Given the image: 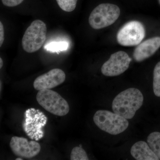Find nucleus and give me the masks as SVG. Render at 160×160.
<instances>
[{"label":"nucleus","instance_id":"12","mask_svg":"<svg viewBox=\"0 0 160 160\" xmlns=\"http://www.w3.org/2000/svg\"><path fill=\"white\" fill-rule=\"evenodd\" d=\"M147 143L152 151L160 160V132H152L147 138Z\"/></svg>","mask_w":160,"mask_h":160},{"label":"nucleus","instance_id":"8","mask_svg":"<svg viewBox=\"0 0 160 160\" xmlns=\"http://www.w3.org/2000/svg\"><path fill=\"white\" fill-rule=\"evenodd\" d=\"M9 145L16 156L25 158L34 157L39 153L41 149V146L38 142L29 141L26 138L17 136L11 138Z\"/></svg>","mask_w":160,"mask_h":160},{"label":"nucleus","instance_id":"2","mask_svg":"<svg viewBox=\"0 0 160 160\" xmlns=\"http://www.w3.org/2000/svg\"><path fill=\"white\" fill-rule=\"evenodd\" d=\"M93 119L100 129L112 135L120 134L129 126L127 119L108 110H98L95 113Z\"/></svg>","mask_w":160,"mask_h":160},{"label":"nucleus","instance_id":"13","mask_svg":"<svg viewBox=\"0 0 160 160\" xmlns=\"http://www.w3.org/2000/svg\"><path fill=\"white\" fill-rule=\"evenodd\" d=\"M153 89L154 94L160 97V62L155 66L153 71Z\"/></svg>","mask_w":160,"mask_h":160},{"label":"nucleus","instance_id":"18","mask_svg":"<svg viewBox=\"0 0 160 160\" xmlns=\"http://www.w3.org/2000/svg\"><path fill=\"white\" fill-rule=\"evenodd\" d=\"M5 39V31L4 26L2 22H0V47L2 45Z\"/></svg>","mask_w":160,"mask_h":160},{"label":"nucleus","instance_id":"19","mask_svg":"<svg viewBox=\"0 0 160 160\" xmlns=\"http://www.w3.org/2000/svg\"><path fill=\"white\" fill-rule=\"evenodd\" d=\"M0 69H2V67L3 65V60L2 59V58H0Z\"/></svg>","mask_w":160,"mask_h":160},{"label":"nucleus","instance_id":"3","mask_svg":"<svg viewBox=\"0 0 160 160\" xmlns=\"http://www.w3.org/2000/svg\"><path fill=\"white\" fill-rule=\"evenodd\" d=\"M36 99L43 108L54 115L64 116L69 113V104L56 92L51 89L39 90Z\"/></svg>","mask_w":160,"mask_h":160},{"label":"nucleus","instance_id":"4","mask_svg":"<svg viewBox=\"0 0 160 160\" xmlns=\"http://www.w3.org/2000/svg\"><path fill=\"white\" fill-rule=\"evenodd\" d=\"M120 15V9L117 5L110 3L100 4L90 13L89 25L93 29H103L113 24Z\"/></svg>","mask_w":160,"mask_h":160},{"label":"nucleus","instance_id":"9","mask_svg":"<svg viewBox=\"0 0 160 160\" xmlns=\"http://www.w3.org/2000/svg\"><path fill=\"white\" fill-rule=\"evenodd\" d=\"M65 72L60 69H53L38 77L33 82V87L39 91L51 89L62 84L66 80Z\"/></svg>","mask_w":160,"mask_h":160},{"label":"nucleus","instance_id":"7","mask_svg":"<svg viewBox=\"0 0 160 160\" xmlns=\"http://www.w3.org/2000/svg\"><path fill=\"white\" fill-rule=\"evenodd\" d=\"M131 61L125 52L118 51L112 54L109 59L103 64L101 71L106 76H117L129 68Z\"/></svg>","mask_w":160,"mask_h":160},{"label":"nucleus","instance_id":"15","mask_svg":"<svg viewBox=\"0 0 160 160\" xmlns=\"http://www.w3.org/2000/svg\"><path fill=\"white\" fill-rule=\"evenodd\" d=\"M71 160H88L89 158L86 152L80 146L75 147L72 150L70 153Z\"/></svg>","mask_w":160,"mask_h":160},{"label":"nucleus","instance_id":"16","mask_svg":"<svg viewBox=\"0 0 160 160\" xmlns=\"http://www.w3.org/2000/svg\"><path fill=\"white\" fill-rule=\"evenodd\" d=\"M78 0H56L58 5L63 11H73L76 7Z\"/></svg>","mask_w":160,"mask_h":160},{"label":"nucleus","instance_id":"20","mask_svg":"<svg viewBox=\"0 0 160 160\" xmlns=\"http://www.w3.org/2000/svg\"><path fill=\"white\" fill-rule=\"evenodd\" d=\"M23 159L21 158H17L16 159V160H22Z\"/></svg>","mask_w":160,"mask_h":160},{"label":"nucleus","instance_id":"6","mask_svg":"<svg viewBox=\"0 0 160 160\" xmlns=\"http://www.w3.org/2000/svg\"><path fill=\"white\" fill-rule=\"evenodd\" d=\"M145 27L142 23L137 21H130L118 32L117 39L122 46H137L145 38Z\"/></svg>","mask_w":160,"mask_h":160},{"label":"nucleus","instance_id":"11","mask_svg":"<svg viewBox=\"0 0 160 160\" xmlns=\"http://www.w3.org/2000/svg\"><path fill=\"white\" fill-rule=\"evenodd\" d=\"M132 156L137 160H158L159 158L148 143L139 141L133 144L130 149Z\"/></svg>","mask_w":160,"mask_h":160},{"label":"nucleus","instance_id":"14","mask_svg":"<svg viewBox=\"0 0 160 160\" xmlns=\"http://www.w3.org/2000/svg\"><path fill=\"white\" fill-rule=\"evenodd\" d=\"M68 46V43L66 42H52L46 45L44 48L48 51L58 52L67 50Z\"/></svg>","mask_w":160,"mask_h":160},{"label":"nucleus","instance_id":"10","mask_svg":"<svg viewBox=\"0 0 160 160\" xmlns=\"http://www.w3.org/2000/svg\"><path fill=\"white\" fill-rule=\"evenodd\" d=\"M160 48V37L151 38L138 45L133 52V57L136 62H142L153 55Z\"/></svg>","mask_w":160,"mask_h":160},{"label":"nucleus","instance_id":"1","mask_svg":"<svg viewBox=\"0 0 160 160\" xmlns=\"http://www.w3.org/2000/svg\"><path fill=\"white\" fill-rule=\"evenodd\" d=\"M143 102L144 97L139 89L129 88L115 98L112 103V110L127 119H131L142 106Z\"/></svg>","mask_w":160,"mask_h":160},{"label":"nucleus","instance_id":"5","mask_svg":"<svg viewBox=\"0 0 160 160\" xmlns=\"http://www.w3.org/2000/svg\"><path fill=\"white\" fill-rule=\"evenodd\" d=\"M47 27L44 22L36 20L32 22L24 33L22 46L24 51L32 53L42 46L46 40Z\"/></svg>","mask_w":160,"mask_h":160},{"label":"nucleus","instance_id":"17","mask_svg":"<svg viewBox=\"0 0 160 160\" xmlns=\"http://www.w3.org/2000/svg\"><path fill=\"white\" fill-rule=\"evenodd\" d=\"M24 0H2L4 6L7 7H12L18 6Z\"/></svg>","mask_w":160,"mask_h":160}]
</instances>
